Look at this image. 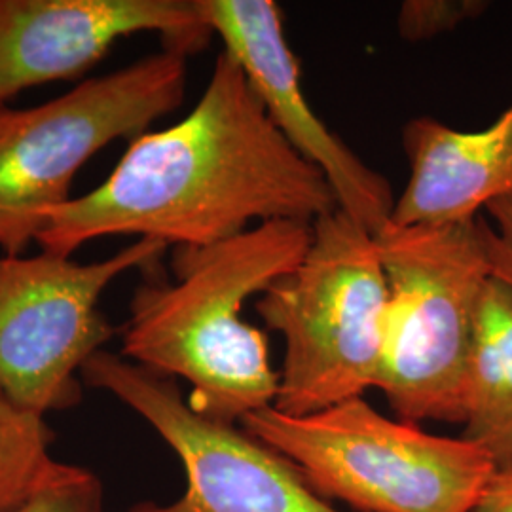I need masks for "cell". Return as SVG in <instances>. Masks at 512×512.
<instances>
[{"label": "cell", "instance_id": "obj_8", "mask_svg": "<svg viewBox=\"0 0 512 512\" xmlns=\"http://www.w3.org/2000/svg\"><path fill=\"white\" fill-rule=\"evenodd\" d=\"M80 376L145 418L183 463L181 499L141 503L128 512H340L311 488L291 459L236 423L194 412L173 378L105 349Z\"/></svg>", "mask_w": 512, "mask_h": 512}, {"label": "cell", "instance_id": "obj_5", "mask_svg": "<svg viewBox=\"0 0 512 512\" xmlns=\"http://www.w3.org/2000/svg\"><path fill=\"white\" fill-rule=\"evenodd\" d=\"M241 427L291 459L321 497L361 512H473L497 471L473 442L385 418L363 397L308 416L270 406Z\"/></svg>", "mask_w": 512, "mask_h": 512}, {"label": "cell", "instance_id": "obj_7", "mask_svg": "<svg viewBox=\"0 0 512 512\" xmlns=\"http://www.w3.org/2000/svg\"><path fill=\"white\" fill-rule=\"evenodd\" d=\"M167 249L137 239L95 262L0 253V391L42 416L78 404V374L116 332L101 310L105 291L129 270L158 264Z\"/></svg>", "mask_w": 512, "mask_h": 512}, {"label": "cell", "instance_id": "obj_1", "mask_svg": "<svg viewBox=\"0 0 512 512\" xmlns=\"http://www.w3.org/2000/svg\"><path fill=\"white\" fill-rule=\"evenodd\" d=\"M334 209L325 175L285 141L238 61L220 52L196 107L131 139L103 183L48 213L37 245L65 256L112 236L202 247L251 222H313Z\"/></svg>", "mask_w": 512, "mask_h": 512}, {"label": "cell", "instance_id": "obj_14", "mask_svg": "<svg viewBox=\"0 0 512 512\" xmlns=\"http://www.w3.org/2000/svg\"><path fill=\"white\" fill-rule=\"evenodd\" d=\"M101 511V482L82 467L57 463L48 480L14 512Z\"/></svg>", "mask_w": 512, "mask_h": 512}, {"label": "cell", "instance_id": "obj_16", "mask_svg": "<svg viewBox=\"0 0 512 512\" xmlns=\"http://www.w3.org/2000/svg\"><path fill=\"white\" fill-rule=\"evenodd\" d=\"M484 241L490 275L512 291V198L499 200L486 207Z\"/></svg>", "mask_w": 512, "mask_h": 512}, {"label": "cell", "instance_id": "obj_15", "mask_svg": "<svg viewBox=\"0 0 512 512\" xmlns=\"http://www.w3.org/2000/svg\"><path fill=\"white\" fill-rule=\"evenodd\" d=\"M486 8L480 0H408L399 10L397 29L404 40H429L480 16Z\"/></svg>", "mask_w": 512, "mask_h": 512}, {"label": "cell", "instance_id": "obj_3", "mask_svg": "<svg viewBox=\"0 0 512 512\" xmlns=\"http://www.w3.org/2000/svg\"><path fill=\"white\" fill-rule=\"evenodd\" d=\"M389 298L376 387L399 420L465 421L476 311L490 266L484 217L376 234Z\"/></svg>", "mask_w": 512, "mask_h": 512}, {"label": "cell", "instance_id": "obj_4", "mask_svg": "<svg viewBox=\"0 0 512 512\" xmlns=\"http://www.w3.org/2000/svg\"><path fill=\"white\" fill-rule=\"evenodd\" d=\"M302 260L256 311L285 340L274 408L308 416L376 387L389 287L376 236L344 211L311 222Z\"/></svg>", "mask_w": 512, "mask_h": 512}, {"label": "cell", "instance_id": "obj_10", "mask_svg": "<svg viewBox=\"0 0 512 512\" xmlns=\"http://www.w3.org/2000/svg\"><path fill=\"white\" fill-rule=\"evenodd\" d=\"M139 33H158L186 57L213 37L198 0H0V105L82 76Z\"/></svg>", "mask_w": 512, "mask_h": 512}, {"label": "cell", "instance_id": "obj_11", "mask_svg": "<svg viewBox=\"0 0 512 512\" xmlns=\"http://www.w3.org/2000/svg\"><path fill=\"white\" fill-rule=\"evenodd\" d=\"M408 183L395 200L391 224L446 226L480 217L512 198V105L488 128L463 131L431 116L403 129Z\"/></svg>", "mask_w": 512, "mask_h": 512}, {"label": "cell", "instance_id": "obj_6", "mask_svg": "<svg viewBox=\"0 0 512 512\" xmlns=\"http://www.w3.org/2000/svg\"><path fill=\"white\" fill-rule=\"evenodd\" d=\"M186 59L164 48L44 105H0L2 255H23L38 243L48 213L73 200L74 179L97 152L139 137L183 105Z\"/></svg>", "mask_w": 512, "mask_h": 512}, {"label": "cell", "instance_id": "obj_9", "mask_svg": "<svg viewBox=\"0 0 512 512\" xmlns=\"http://www.w3.org/2000/svg\"><path fill=\"white\" fill-rule=\"evenodd\" d=\"M198 2L213 37L238 61L277 131L325 175L338 209L376 236L391 219L397 200L393 188L311 109L279 6L274 0Z\"/></svg>", "mask_w": 512, "mask_h": 512}, {"label": "cell", "instance_id": "obj_17", "mask_svg": "<svg viewBox=\"0 0 512 512\" xmlns=\"http://www.w3.org/2000/svg\"><path fill=\"white\" fill-rule=\"evenodd\" d=\"M473 512H512V469L495 471Z\"/></svg>", "mask_w": 512, "mask_h": 512}, {"label": "cell", "instance_id": "obj_13", "mask_svg": "<svg viewBox=\"0 0 512 512\" xmlns=\"http://www.w3.org/2000/svg\"><path fill=\"white\" fill-rule=\"evenodd\" d=\"M46 416L14 403L0 391V512H14L48 480L54 433Z\"/></svg>", "mask_w": 512, "mask_h": 512}, {"label": "cell", "instance_id": "obj_2", "mask_svg": "<svg viewBox=\"0 0 512 512\" xmlns=\"http://www.w3.org/2000/svg\"><path fill=\"white\" fill-rule=\"evenodd\" d=\"M311 236V222L270 220L219 243L173 247V279L148 266L150 277L133 293L122 357L186 380L190 408L211 420L236 423L274 406L279 374L268 338L241 311L293 270Z\"/></svg>", "mask_w": 512, "mask_h": 512}, {"label": "cell", "instance_id": "obj_12", "mask_svg": "<svg viewBox=\"0 0 512 512\" xmlns=\"http://www.w3.org/2000/svg\"><path fill=\"white\" fill-rule=\"evenodd\" d=\"M463 439L482 448L497 471L512 469V291L490 277L476 311Z\"/></svg>", "mask_w": 512, "mask_h": 512}]
</instances>
